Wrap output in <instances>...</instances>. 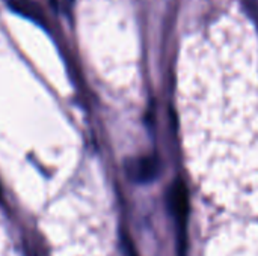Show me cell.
<instances>
[{
	"label": "cell",
	"mask_w": 258,
	"mask_h": 256,
	"mask_svg": "<svg viewBox=\"0 0 258 256\" xmlns=\"http://www.w3.org/2000/svg\"><path fill=\"white\" fill-rule=\"evenodd\" d=\"M74 3H76V0H62L60 2V6H62V9L67 14H70L73 11V8H74Z\"/></svg>",
	"instance_id": "cell-4"
},
{
	"label": "cell",
	"mask_w": 258,
	"mask_h": 256,
	"mask_svg": "<svg viewBox=\"0 0 258 256\" xmlns=\"http://www.w3.org/2000/svg\"><path fill=\"white\" fill-rule=\"evenodd\" d=\"M50 3H51L54 8H57V3H59V0H50Z\"/></svg>",
	"instance_id": "cell-5"
},
{
	"label": "cell",
	"mask_w": 258,
	"mask_h": 256,
	"mask_svg": "<svg viewBox=\"0 0 258 256\" xmlns=\"http://www.w3.org/2000/svg\"><path fill=\"white\" fill-rule=\"evenodd\" d=\"M127 175L138 184H148L154 181L160 174V161L156 155H145L133 158L125 166Z\"/></svg>",
	"instance_id": "cell-2"
},
{
	"label": "cell",
	"mask_w": 258,
	"mask_h": 256,
	"mask_svg": "<svg viewBox=\"0 0 258 256\" xmlns=\"http://www.w3.org/2000/svg\"><path fill=\"white\" fill-rule=\"evenodd\" d=\"M168 207L178 228V256H186V234L189 217V195L181 181H175L168 192Z\"/></svg>",
	"instance_id": "cell-1"
},
{
	"label": "cell",
	"mask_w": 258,
	"mask_h": 256,
	"mask_svg": "<svg viewBox=\"0 0 258 256\" xmlns=\"http://www.w3.org/2000/svg\"><path fill=\"white\" fill-rule=\"evenodd\" d=\"M6 3L14 12L29 18L30 21H35L42 26L47 23L41 6L38 3H35L33 0H6Z\"/></svg>",
	"instance_id": "cell-3"
}]
</instances>
